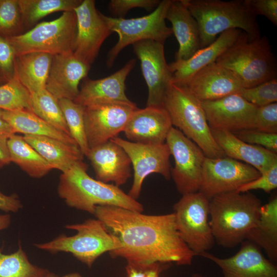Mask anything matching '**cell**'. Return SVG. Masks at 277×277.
Here are the masks:
<instances>
[{
    "label": "cell",
    "mask_w": 277,
    "mask_h": 277,
    "mask_svg": "<svg viewBox=\"0 0 277 277\" xmlns=\"http://www.w3.org/2000/svg\"><path fill=\"white\" fill-rule=\"evenodd\" d=\"M261 173L252 166L227 156L205 157L199 191L209 200L225 193L235 191Z\"/></svg>",
    "instance_id": "7c38bea8"
},
{
    "label": "cell",
    "mask_w": 277,
    "mask_h": 277,
    "mask_svg": "<svg viewBox=\"0 0 277 277\" xmlns=\"http://www.w3.org/2000/svg\"><path fill=\"white\" fill-rule=\"evenodd\" d=\"M120 145L128 155L133 169V181L128 195L134 200L140 196L143 182L151 173L171 178L169 157L171 155L166 143L144 144L132 142L116 137L110 140Z\"/></svg>",
    "instance_id": "4fadbf2b"
},
{
    "label": "cell",
    "mask_w": 277,
    "mask_h": 277,
    "mask_svg": "<svg viewBox=\"0 0 277 277\" xmlns=\"http://www.w3.org/2000/svg\"><path fill=\"white\" fill-rule=\"evenodd\" d=\"M192 277H206V276H205L199 273H194L192 274Z\"/></svg>",
    "instance_id": "db71d44e"
},
{
    "label": "cell",
    "mask_w": 277,
    "mask_h": 277,
    "mask_svg": "<svg viewBox=\"0 0 277 277\" xmlns=\"http://www.w3.org/2000/svg\"><path fill=\"white\" fill-rule=\"evenodd\" d=\"M233 133L244 142L263 147L276 153L277 133H266L255 129L243 130Z\"/></svg>",
    "instance_id": "f35d334b"
},
{
    "label": "cell",
    "mask_w": 277,
    "mask_h": 277,
    "mask_svg": "<svg viewBox=\"0 0 277 277\" xmlns=\"http://www.w3.org/2000/svg\"><path fill=\"white\" fill-rule=\"evenodd\" d=\"M16 53L8 40L0 35V75L7 82L14 77Z\"/></svg>",
    "instance_id": "60d3db41"
},
{
    "label": "cell",
    "mask_w": 277,
    "mask_h": 277,
    "mask_svg": "<svg viewBox=\"0 0 277 277\" xmlns=\"http://www.w3.org/2000/svg\"><path fill=\"white\" fill-rule=\"evenodd\" d=\"M24 139L51 166L65 172L74 163L83 161L78 146L44 136L24 135Z\"/></svg>",
    "instance_id": "4316f807"
},
{
    "label": "cell",
    "mask_w": 277,
    "mask_h": 277,
    "mask_svg": "<svg viewBox=\"0 0 277 277\" xmlns=\"http://www.w3.org/2000/svg\"><path fill=\"white\" fill-rule=\"evenodd\" d=\"M238 94L258 107L277 102V78L249 88H242Z\"/></svg>",
    "instance_id": "74e56055"
},
{
    "label": "cell",
    "mask_w": 277,
    "mask_h": 277,
    "mask_svg": "<svg viewBox=\"0 0 277 277\" xmlns=\"http://www.w3.org/2000/svg\"><path fill=\"white\" fill-rule=\"evenodd\" d=\"M196 21L201 47L213 43L217 35L230 29L245 32L250 39L261 36V31L249 0H183Z\"/></svg>",
    "instance_id": "277c9868"
},
{
    "label": "cell",
    "mask_w": 277,
    "mask_h": 277,
    "mask_svg": "<svg viewBox=\"0 0 277 277\" xmlns=\"http://www.w3.org/2000/svg\"><path fill=\"white\" fill-rule=\"evenodd\" d=\"M215 63L231 71L245 88L277 78L276 59L266 36L250 39L242 31Z\"/></svg>",
    "instance_id": "5b68a950"
},
{
    "label": "cell",
    "mask_w": 277,
    "mask_h": 277,
    "mask_svg": "<svg viewBox=\"0 0 277 277\" xmlns=\"http://www.w3.org/2000/svg\"><path fill=\"white\" fill-rule=\"evenodd\" d=\"M242 31L230 29L219 35L208 46L201 48L185 61H174L169 64L172 75V82L183 85L196 72L216 59L237 40Z\"/></svg>",
    "instance_id": "cb8c5ba5"
},
{
    "label": "cell",
    "mask_w": 277,
    "mask_h": 277,
    "mask_svg": "<svg viewBox=\"0 0 277 277\" xmlns=\"http://www.w3.org/2000/svg\"><path fill=\"white\" fill-rule=\"evenodd\" d=\"M172 126L170 116L163 106H146L134 111L123 132L132 142L161 144L165 143Z\"/></svg>",
    "instance_id": "7402d4cb"
},
{
    "label": "cell",
    "mask_w": 277,
    "mask_h": 277,
    "mask_svg": "<svg viewBox=\"0 0 277 277\" xmlns=\"http://www.w3.org/2000/svg\"><path fill=\"white\" fill-rule=\"evenodd\" d=\"M7 81L0 75V85H2L5 83H6Z\"/></svg>",
    "instance_id": "f5cc1de1"
},
{
    "label": "cell",
    "mask_w": 277,
    "mask_h": 277,
    "mask_svg": "<svg viewBox=\"0 0 277 277\" xmlns=\"http://www.w3.org/2000/svg\"><path fill=\"white\" fill-rule=\"evenodd\" d=\"M201 102L210 128L232 133L255 129L258 107L238 94Z\"/></svg>",
    "instance_id": "e0dca14e"
},
{
    "label": "cell",
    "mask_w": 277,
    "mask_h": 277,
    "mask_svg": "<svg viewBox=\"0 0 277 277\" xmlns=\"http://www.w3.org/2000/svg\"><path fill=\"white\" fill-rule=\"evenodd\" d=\"M173 210L177 230L194 255L208 252L215 242L209 223V200L200 191L186 194Z\"/></svg>",
    "instance_id": "30bf717a"
},
{
    "label": "cell",
    "mask_w": 277,
    "mask_h": 277,
    "mask_svg": "<svg viewBox=\"0 0 277 277\" xmlns=\"http://www.w3.org/2000/svg\"><path fill=\"white\" fill-rule=\"evenodd\" d=\"M90 68L72 52L52 55L46 89L57 100L74 101L80 92L79 84L87 77Z\"/></svg>",
    "instance_id": "44dd1931"
},
{
    "label": "cell",
    "mask_w": 277,
    "mask_h": 277,
    "mask_svg": "<svg viewBox=\"0 0 277 277\" xmlns=\"http://www.w3.org/2000/svg\"><path fill=\"white\" fill-rule=\"evenodd\" d=\"M8 147L11 162L18 165L30 177L41 178L53 169L23 136L16 133L10 136Z\"/></svg>",
    "instance_id": "4dcf8cb0"
},
{
    "label": "cell",
    "mask_w": 277,
    "mask_h": 277,
    "mask_svg": "<svg viewBox=\"0 0 277 277\" xmlns=\"http://www.w3.org/2000/svg\"><path fill=\"white\" fill-rule=\"evenodd\" d=\"M163 106L168 112L172 126L195 143L206 157L226 156L212 135L201 101L185 86L171 81Z\"/></svg>",
    "instance_id": "8992f818"
},
{
    "label": "cell",
    "mask_w": 277,
    "mask_h": 277,
    "mask_svg": "<svg viewBox=\"0 0 277 277\" xmlns=\"http://www.w3.org/2000/svg\"><path fill=\"white\" fill-rule=\"evenodd\" d=\"M0 109L32 111L30 94L15 76L0 85Z\"/></svg>",
    "instance_id": "d590c367"
},
{
    "label": "cell",
    "mask_w": 277,
    "mask_h": 277,
    "mask_svg": "<svg viewBox=\"0 0 277 277\" xmlns=\"http://www.w3.org/2000/svg\"><path fill=\"white\" fill-rule=\"evenodd\" d=\"M262 205L249 192L232 191L210 200L209 223L215 242L230 248L245 241L259 221Z\"/></svg>",
    "instance_id": "3957f363"
},
{
    "label": "cell",
    "mask_w": 277,
    "mask_h": 277,
    "mask_svg": "<svg viewBox=\"0 0 277 277\" xmlns=\"http://www.w3.org/2000/svg\"><path fill=\"white\" fill-rule=\"evenodd\" d=\"M151 39L133 44V52L140 60L143 77L148 89L146 106H163L172 75L166 61L164 46Z\"/></svg>",
    "instance_id": "2e32d148"
},
{
    "label": "cell",
    "mask_w": 277,
    "mask_h": 277,
    "mask_svg": "<svg viewBox=\"0 0 277 277\" xmlns=\"http://www.w3.org/2000/svg\"><path fill=\"white\" fill-rule=\"evenodd\" d=\"M76 25L74 11H67L55 19L37 24L25 33L6 38L16 56L32 52L65 54L73 52Z\"/></svg>",
    "instance_id": "ba28073f"
},
{
    "label": "cell",
    "mask_w": 277,
    "mask_h": 277,
    "mask_svg": "<svg viewBox=\"0 0 277 277\" xmlns=\"http://www.w3.org/2000/svg\"><path fill=\"white\" fill-rule=\"evenodd\" d=\"M241 245L239 251L229 258H219L208 252L200 256L218 266L224 277H277L276 266L260 248L248 240Z\"/></svg>",
    "instance_id": "ac0fdd59"
},
{
    "label": "cell",
    "mask_w": 277,
    "mask_h": 277,
    "mask_svg": "<svg viewBox=\"0 0 277 277\" xmlns=\"http://www.w3.org/2000/svg\"><path fill=\"white\" fill-rule=\"evenodd\" d=\"M246 240L262 248L272 262H277L276 196L262 205L259 221L248 234Z\"/></svg>",
    "instance_id": "f1b7e54d"
},
{
    "label": "cell",
    "mask_w": 277,
    "mask_h": 277,
    "mask_svg": "<svg viewBox=\"0 0 277 277\" xmlns=\"http://www.w3.org/2000/svg\"><path fill=\"white\" fill-rule=\"evenodd\" d=\"M44 277H59L54 273H51L49 271Z\"/></svg>",
    "instance_id": "816d5d0a"
},
{
    "label": "cell",
    "mask_w": 277,
    "mask_h": 277,
    "mask_svg": "<svg viewBox=\"0 0 277 277\" xmlns=\"http://www.w3.org/2000/svg\"><path fill=\"white\" fill-rule=\"evenodd\" d=\"M48 271L32 264L20 244L10 254L0 248V277H44Z\"/></svg>",
    "instance_id": "836d02e7"
},
{
    "label": "cell",
    "mask_w": 277,
    "mask_h": 277,
    "mask_svg": "<svg viewBox=\"0 0 277 277\" xmlns=\"http://www.w3.org/2000/svg\"><path fill=\"white\" fill-rule=\"evenodd\" d=\"M2 115L15 133L44 136L67 143L77 144L71 136L54 128L32 111L2 110Z\"/></svg>",
    "instance_id": "f546056e"
},
{
    "label": "cell",
    "mask_w": 277,
    "mask_h": 277,
    "mask_svg": "<svg viewBox=\"0 0 277 277\" xmlns=\"http://www.w3.org/2000/svg\"><path fill=\"white\" fill-rule=\"evenodd\" d=\"M83 161L74 163L60 176L57 193L68 206L94 215L98 206H116L142 212V204L114 184L94 179Z\"/></svg>",
    "instance_id": "7a4b0ae2"
},
{
    "label": "cell",
    "mask_w": 277,
    "mask_h": 277,
    "mask_svg": "<svg viewBox=\"0 0 277 277\" xmlns=\"http://www.w3.org/2000/svg\"><path fill=\"white\" fill-rule=\"evenodd\" d=\"M22 208V204L15 194H4L0 191V210L6 212H16Z\"/></svg>",
    "instance_id": "bcb514c9"
},
{
    "label": "cell",
    "mask_w": 277,
    "mask_h": 277,
    "mask_svg": "<svg viewBox=\"0 0 277 277\" xmlns=\"http://www.w3.org/2000/svg\"><path fill=\"white\" fill-rule=\"evenodd\" d=\"M0 134L8 137L15 134L11 126L3 118L2 109H0Z\"/></svg>",
    "instance_id": "c3c4849f"
},
{
    "label": "cell",
    "mask_w": 277,
    "mask_h": 277,
    "mask_svg": "<svg viewBox=\"0 0 277 277\" xmlns=\"http://www.w3.org/2000/svg\"><path fill=\"white\" fill-rule=\"evenodd\" d=\"M65 227L77 232L72 236L61 235L50 241L36 244L35 247L51 253H70L89 267L105 252L110 253L121 247L118 239L97 219H89Z\"/></svg>",
    "instance_id": "52a82bcc"
},
{
    "label": "cell",
    "mask_w": 277,
    "mask_h": 277,
    "mask_svg": "<svg viewBox=\"0 0 277 277\" xmlns=\"http://www.w3.org/2000/svg\"><path fill=\"white\" fill-rule=\"evenodd\" d=\"M166 19L171 24V29L179 45L175 61L190 58L201 48L197 23L183 0H171Z\"/></svg>",
    "instance_id": "484cf974"
},
{
    "label": "cell",
    "mask_w": 277,
    "mask_h": 277,
    "mask_svg": "<svg viewBox=\"0 0 277 277\" xmlns=\"http://www.w3.org/2000/svg\"><path fill=\"white\" fill-rule=\"evenodd\" d=\"M159 0H111L109 3L110 12L114 17L124 18L130 10L140 8L148 11L156 8L160 3Z\"/></svg>",
    "instance_id": "b9f144b4"
},
{
    "label": "cell",
    "mask_w": 277,
    "mask_h": 277,
    "mask_svg": "<svg viewBox=\"0 0 277 277\" xmlns=\"http://www.w3.org/2000/svg\"><path fill=\"white\" fill-rule=\"evenodd\" d=\"M11 216L8 214H0V231L7 229L10 225Z\"/></svg>",
    "instance_id": "681fc988"
},
{
    "label": "cell",
    "mask_w": 277,
    "mask_h": 277,
    "mask_svg": "<svg viewBox=\"0 0 277 277\" xmlns=\"http://www.w3.org/2000/svg\"><path fill=\"white\" fill-rule=\"evenodd\" d=\"M255 129L266 133H277L276 103L258 108Z\"/></svg>",
    "instance_id": "ab89813d"
},
{
    "label": "cell",
    "mask_w": 277,
    "mask_h": 277,
    "mask_svg": "<svg viewBox=\"0 0 277 277\" xmlns=\"http://www.w3.org/2000/svg\"><path fill=\"white\" fill-rule=\"evenodd\" d=\"M52 55L32 52L16 56L14 76L30 94L46 89Z\"/></svg>",
    "instance_id": "83f0119b"
},
{
    "label": "cell",
    "mask_w": 277,
    "mask_h": 277,
    "mask_svg": "<svg viewBox=\"0 0 277 277\" xmlns=\"http://www.w3.org/2000/svg\"><path fill=\"white\" fill-rule=\"evenodd\" d=\"M25 30L31 29L45 16L58 11H71L83 0H17Z\"/></svg>",
    "instance_id": "1f68e13d"
},
{
    "label": "cell",
    "mask_w": 277,
    "mask_h": 277,
    "mask_svg": "<svg viewBox=\"0 0 277 277\" xmlns=\"http://www.w3.org/2000/svg\"><path fill=\"white\" fill-rule=\"evenodd\" d=\"M182 86L200 101H213L238 94L243 88L231 71L215 62L199 70Z\"/></svg>",
    "instance_id": "ffe728a7"
},
{
    "label": "cell",
    "mask_w": 277,
    "mask_h": 277,
    "mask_svg": "<svg viewBox=\"0 0 277 277\" xmlns=\"http://www.w3.org/2000/svg\"><path fill=\"white\" fill-rule=\"evenodd\" d=\"M62 277H82V276L77 272H73L67 274Z\"/></svg>",
    "instance_id": "f907efd6"
},
{
    "label": "cell",
    "mask_w": 277,
    "mask_h": 277,
    "mask_svg": "<svg viewBox=\"0 0 277 277\" xmlns=\"http://www.w3.org/2000/svg\"><path fill=\"white\" fill-rule=\"evenodd\" d=\"M91 162L97 180L112 182L117 187L131 176V160L123 148L109 141L90 148L86 156Z\"/></svg>",
    "instance_id": "603a6c76"
},
{
    "label": "cell",
    "mask_w": 277,
    "mask_h": 277,
    "mask_svg": "<svg viewBox=\"0 0 277 277\" xmlns=\"http://www.w3.org/2000/svg\"><path fill=\"white\" fill-rule=\"evenodd\" d=\"M276 187L277 164L266 172L261 174L257 179L241 186L236 191L243 193L252 190L261 189L269 193Z\"/></svg>",
    "instance_id": "7bdbcfd3"
},
{
    "label": "cell",
    "mask_w": 277,
    "mask_h": 277,
    "mask_svg": "<svg viewBox=\"0 0 277 277\" xmlns=\"http://www.w3.org/2000/svg\"><path fill=\"white\" fill-rule=\"evenodd\" d=\"M258 16L267 17L275 26L277 25V0H249Z\"/></svg>",
    "instance_id": "ee69618b"
},
{
    "label": "cell",
    "mask_w": 277,
    "mask_h": 277,
    "mask_svg": "<svg viewBox=\"0 0 277 277\" xmlns=\"http://www.w3.org/2000/svg\"><path fill=\"white\" fill-rule=\"evenodd\" d=\"M68 128L69 134L75 141L84 155L87 156L89 147L85 132L84 107L68 99L58 100Z\"/></svg>",
    "instance_id": "e575fe53"
},
{
    "label": "cell",
    "mask_w": 277,
    "mask_h": 277,
    "mask_svg": "<svg viewBox=\"0 0 277 277\" xmlns=\"http://www.w3.org/2000/svg\"><path fill=\"white\" fill-rule=\"evenodd\" d=\"M74 11L77 25L72 52L77 59L91 66L112 32L103 14L96 9L95 1L83 0Z\"/></svg>",
    "instance_id": "9a60e30c"
},
{
    "label": "cell",
    "mask_w": 277,
    "mask_h": 277,
    "mask_svg": "<svg viewBox=\"0 0 277 277\" xmlns=\"http://www.w3.org/2000/svg\"><path fill=\"white\" fill-rule=\"evenodd\" d=\"M25 30L17 0H0V35L17 36Z\"/></svg>",
    "instance_id": "8d00e7d4"
},
{
    "label": "cell",
    "mask_w": 277,
    "mask_h": 277,
    "mask_svg": "<svg viewBox=\"0 0 277 277\" xmlns=\"http://www.w3.org/2000/svg\"><path fill=\"white\" fill-rule=\"evenodd\" d=\"M165 143L174 160L170 174L182 195L199 191L206 157L201 148L180 130L172 126Z\"/></svg>",
    "instance_id": "8fae6325"
},
{
    "label": "cell",
    "mask_w": 277,
    "mask_h": 277,
    "mask_svg": "<svg viewBox=\"0 0 277 277\" xmlns=\"http://www.w3.org/2000/svg\"><path fill=\"white\" fill-rule=\"evenodd\" d=\"M171 0L161 1L149 14L137 18H125L103 17L111 32H116L118 39L109 51L106 62L111 68L121 51L127 46L138 41L151 39L164 44L173 34L166 24V13Z\"/></svg>",
    "instance_id": "9c48e42d"
},
{
    "label": "cell",
    "mask_w": 277,
    "mask_h": 277,
    "mask_svg": "<svg viewBox=\"0 0 277 277\" xmlns=\"http://www.w3.org/2000/svg\"><path fill=\"white\" fill-rule=\"evenodd\" d=\"M94 215L121 243L119 249L109 253L113 258L142 266L192 263L195 255L182 239L173 212L146 215L116 206H98Z\"/></svg>",
    "instance_id": "6da1fadb"
},
{
    "label": "cell",
    "mask_w": 277,
    "mask_h": 277,
    "mask_svg": "<svg viewBox=\"0 0 277 277\" xmlns=\"http://www.w3.org/2000/svg\"><path fill=\"white\" fill-rule=\"evenodd\" d=\"M155 263L142 266L128 263L127 271L128 277H158L164 265Z\"/></svg>",
    "instance_id": "f6af8a7d"
},
{
    "label": "cell",
    "mask_w": 277,
    "mask_h": 277,
    "mask_svg": "<svg viewBox=\"0 0 277 277\" xmlns=\"http://www.w3.org/2000/svg\"><path fill=\"white\" fill-rule=\"evenodd\" d=\"M137 108L135 103H108L84 107L85 132L89 148L117 137Z\"/></svg>",
    "instance_id": "5bb4252c"
},
{
    "label": "cell",
    "mask_w": 277,
    "mask_h": 277,
    "mask_svg": "<svg viewBox=\"0 0 277 277\" xmlns=\"http://www.w3.org/2000/svg\"><path fill=\"white\" fill-rule=\"evenodd\" d=\"M135 64L136 60L131 59L107 77L98 80L84 78L79 93L73 101L83 107L108 103L134 104L126 95L125 82Z\"/></svg>",
    "instance_id": "d6986e66"
},
{
    "label": "cell",
    "mask_w": 277,
    "mask_h": 277,
    "mask_svg": "<svg viewBox=\"0 0 277 277\" xmlns=\"http://www.w3.org/2000/svg\"><path fill=\"white\" fill-rule=\"evenodd\" d=\"M8 137L0 134V167L7 165L11 162L8 147Z\"/></svg>",
    "instance_id": "7dc6e473"
},
{
    "label": "cell",
    "mask_w": 277,
    "mask_h": 277,
    "mask_svg": "<svg viewBox=\"0 0 277 277\" xmlns=\"http://www.w3.org/2000/svg\"><path fill=\"white\" fill-rule=\"evenodd\" d=\"M30 104L32 112L58 130L70 135L58 100L46 89L30 94Z\"/></svg>",
    "instance_id": "d6a6232c"
},
{
    "label": "cell",
    "mask_w": 277,
    "mask_h": 277,
    "mask_svg": "<svg viewBox=\"0 0 277 277\" xmlns=\"http://www.w3.org/2000/svg\"><path fill=\"white\" fill-rule=\"evenodd\" d=\"M212 135L225 155L250 165L261 174L277 164V154L263 147L248 144L227 130L210 128Z\"/></svg>",
    "instance_id": "d4e9b609"
}]
</instances>
